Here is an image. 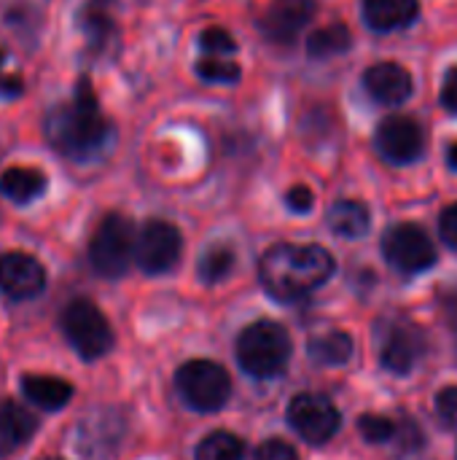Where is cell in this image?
<instances>
[{
    "mask_svg": "<svg viewBox=\"0 0 457 460\" xmlns=\"http://www.w3.org/2000/svg\"><path fill=\"white\" fill-rule=\"evenodd\" d=\"M442 102L447 111L457 113V65L450 67V73L444 75V86H442Z\"/></svg>",
    "mask_w": 457,
    "mask_h": 460,
    "instance_id": "obj_33",
    "label": "cell"
},
{
    "mask_svg": "<svg viewBox=\"0 0 457 460\" xmlns=\"http://www.w3.org/2000/svg\"><path fill=\"white\" fill-rule=\"evenodd\" d=\"M48 460H54V458H48Z\"/></svg>",
    "mask_w": 457,
    "mask_h": 460,
    "instance_id": "obj_36",
    "label": "cell"
},
{
    "mask_svg": "<svg viewBox=\"0 0 457 460\" xmlns=\"http://www.w3.org/2000/svg\"><path fill=\"white\" fill-rule=\"evenodd\" d=\"M22 89V75L5 73V51L0 49V97H19Z\"/></svg>",
    "mask_w": 457,
    "mask_h": 460,
    "instance_id": "obj_30",
    "label": "cell"
},
{
    "mask_svg": "<svg viewBox=\"0 0 457 460\" xmlns=\"http://www.w3.org/2000/svg\"><path fill=\"white\" fill-rule=\"evenodd\" d=\"M439 234L450 248H457V202L444 208V213L439 218Z\"/></svg>",
    "mask_w": 457,
    "mask_h": 460,
    "instance_id": "obj_32",
    "label": "cell"
},
{
    "mask_svg": "<svg viewBox=\"0 0 457 460\" xmlns=\"http://www.w3.org/2000/svg\"><path fill=\"white\" fill-rule=\"evenodd\" d=\"M288 423L291 429L310 445H326L339 431V412L331 399L321 394H299L288 404Z\"/></svg>",
    "mask_w": 457,
    "mask_h": 460,
    "instance_id": "obj_8",
    "label": "cell"
},
{
    "mask_svg": "<svg viewBox=\"0 0 457 460\" xmlns=\"http://www.w3.org/2000/svg\"><path fill=\"white\" fill-rule=\"evenodd\" d=\"M62 332L83 358H100L113 345V332L102 310L89 299H75L62 313Z\"/></svg>",
    "mask_w": 457,
    "mask_h": 460,
    "instance_id": "obj_6",
    "label": "cell"
},
{
    "mask_svg": "<svg viewBox=\"0 0 457 460\" xmlns=\"http://www.w3.org/2000/svg\"><path fill=\"white\" fill-rule=\"evenodd\" d=\"M423 129L409 116H391L377 127V148L388 162L409 164L423 154Z\"/></svg>",
    "mask_w": 457,
    "mask_h": 460,
    "instance_id": "obj_12",
    "label": "cell"
},
{
    "mask_svg": "<svg viewBox=\"0 0 457 460\" xmlns=\"http://www.w3.org/2000/svg\"><path fill=\"white\" fill-rule=\"evenodd\" d=\"M197 75L202 81H210V84H234V81H240L242 70H240L237 62H229L224 57H210L207 54V57H202L197 62Z\"/></svg>",
    "mask_w": 457,
    "mask_h": 460,
    "instance_id": "obj_24",
    "label": "cell"
},
{
    "mask_svg": "<svg viewBox=\"0 0 457 460\" xmlns=\"http://www.w3.org/2000/svg\"><path fill=\"white\" fill-rule=\"evenodd\" d=\"M0 191L16 205L32 202L46 191V175L35 167H11L0 175Z\"/></svg>",
    "mask_w": 457,
    "mask_h": 460,
    "instance_id": "obj_18",
    "label": "cell"
},
{
    "mask_svg": "<svg viewBox=\"0 0 457 460\" xmlns=\"http://www.w3.org/2000/svg\"><path fill=\"white\" fill-rule=\"evenodd\" d=\"M312 202H315V197H312V191H310L307 186H291L288 194H286V205H288L294 213H307V210H312Z\"/></svg>",
    "mask_w": 457,
    "mask_h": 460,
    "instance_id": "obj_31",
    "label": "cell"
},
{
    "mask_svg": "<svg viewBox=\"0 0 457 460\" xmlns=\"http://www.w3.org/2000/svg\"><path fill=\"white\" fill-rule=\"evenodd\" d=\"M364 86H366L369 97L382 102V105H401L404 100H409V94L415 89L409 70L399 62L372 65L364 73Z\"/></svg>",
    "mask_w": 457,
    "mask_h": 460,
    "instance_id": "obj_14",
    "label": "cell"
},
{
    "mask_svg": "<svg viewBox=\"0 0 457 460\" xmlns=\"http://www.w3.org/2000/svg\"><path fill=\"white\" fill-rule=\"evenodd\" d=\"M334 256L323 245H272L259 261V278L277 302H299L334 275Z\"/></svg>",
    "mask_w": 457,
    "mask_h": 460,
    "instance_id": "obj_2",
    "label": "cell"
},
{
    "mask_svg": "<svg viewBox=\"0 0 457 460\" xmlns=\"http://www.w3.org/2000/svg\"><path fill=\"white\" fill-rule=\"evenodd\" d=\"M291 337L275 321L250 323L237 340V361L250 377H275L291 358Z\"/></svg>",
    "mask_w": 457,
    "mask_h": 460,
    "instance_id": "obj_3",
    "label": "cell"
},
{
    "mask_svg": "<svg viewBox=\"0 0 457 460\" xmlns=\"http://www.w3.org/2000/svg\"><path fill=\"white\" fill-rule=\"evenodd\" d=\"M310 356L326 367H342L353 358V337L347 332H329L310 342Z\"/></svg>",
    "mask_w": 457,
    "mask_h": 460,
    "instance_id": "obj_20",
    "label": "cell"
},
{
    "mask_svg": "<svg viewBox=\"0 0 457 460\" xmlns=\"http://www.w3.org/2000/svg\"><path fill=\"white\" fill-rule=\"evenodd\" d=\"M110 124L100 111L94 89L89 78H81L73 100L59 102L46 116V137L48 143L67 159L86 162L102 151L108 143Z\"/></svg>",
    "mask_w": 457,
    "mask_h": 460,
    "instance_id": "obj_1",
    "label": "cell"
},
{
    "mask_svg": "<svg viewBox=\"0 0 457 460\" xmlns=\"http://www.w3.org/2000/svg\"><path fill=\"white\" fill-rule=\"evenodd\" d=\"M420 13L417 0H364V19L372 30L391 32L409 27Z\"/></svg>",
    "mask_w": 457,
    "mask_h": 460,
    "instance_id": "obj_15",
    "label": "cell"
},
{
    "mask_svg": "<svg viewBox=\"0 0 457 460\" xmlns=\"http://www.w3.org/2000/svg\"><path fill=\"white\" fill-rule=\"evenodd\" d=\"M444 313H447V318H450V323L457 326V291L444 302Z\"/></svg>",
    "mask_w": 457,
    "mask_h": 460,
    "instance_id": "obj_34",
    "label": "cell"
},
{
    "mask_svg": "<svg viewBox=\"0 0 457 460\" xmlns=\"http://www.w3.org/2000/svg\"><path fill=\"white\" fill-rule=\"evenodd\" d=\"M199 46H202V51H207L210 57H221V54H234V51H237V43H234L232 32L224 30V27H218V24L202 30Z\"/></svg>",
    "mask_w": 457,
    "mask_h": 460,
    "instance_id": "obj_26",
    "label": "cell"
},
{
    "mask_svg": "<svg viewBox=\"0 0 457 460\" xmlns=\"http://www.w3.org/2000/svg\"><path fill=\"white\" fill-rule=\"evenodd\" d=\"M436 412L447 429H457V385L439 391L436 396Z\"/></svg>",
    "mask_w": 457,
    "mask_h": 460,
    "instance_id": "obj_28",
    "label": "cell"
},
{
    "mask_svg": "<svg viewBox=\"0 0 457 460\" xmlns=\"http://www.w3.org/2000/svg\"><path fill=\"white\" fill-rule=\"evenodd\" d=\"M199 280L205 286H215L226 280L234 270V251L229 245H210L199 259Z\"/></svg>",
    "mask_w": 457,
    "mask_h": 460,
    "instance_id": "obj_23",
    "label": "cell"
},
{
    "mask_svg": "<svg viewBox=\"0 0 457 460\" xmlns=\"http://www.w3.org/2000/svg\"><path fill=\"white\" fill-rule=\"evenodd\" d=\"M175 385L183 396V402L199 412H215L229 402L232 380L224 367L213 361H189L178 369Z\"/></svg>",
    "mask_w": 457,
    "mask_h": 460,
    "instance_id": "obj_5",
    "label": "cell"
},
{
    "mask_svg": "<svg viewBox=\"0 0 457 460\" xmlns=\"http://www.w3.org/2000/svg\"><path fill=\"white\" fill-rule=\"evenodd\" d=\"M426 353V334L417 323L396 318L380 332V361L393 375H409Z\"/></svg>",
    "mask_w": 457,
    "mask_h": 460,
    "instance_id": "obj_10",
    "label": "cell"
},
{
    "mask_svg": "<svg viewBox=\"0 0 457 460\" xmlns=\"http://www.w3.org/2000/svg\"><path fill=\"white\" fill-rule=\"evenodd\" d=\"M358 431L364 434L366 442L382 445V442H393V439H396L399 423H393L391 418H382V415H361Z\"/></svg>",
    "mask_w": 457,
    "mask_h": 460,
    "instance_id": "obj_25",
    "label": "cell"
},
{
    "mask_svg": "<svg viewBox=\"0 0 457 460\" xmlns=\"http://www.w3.org/2000/svg\"><path fill=\"white\" fill-rule=\"evenodd\" d=\"M369 224H372V216H369V208L364 202L339 199L329 210V226L339 237H361L369 232Z\"/></svg>",
    "mask_w": 457,
    "mask_h": 460,
    "instance_id": "obj_19",
    "label": "cell"
},
{
    "mask_svg": "<svg viewBox=\"0 0 457 460\" xmlns=\"http://www.w3.org/2000/svg\"><path fill=\"white\" fill-rule=\"evenodd\" d=\"M242 456L245 445L232 431H213L197 447V460H242Z\"/></svg>",
    "mask_w": 457,
    "mask_h": 460,
    "instance_id": "obj_22",
    "label": "cell"
},
{
    "mask_svg": "<svg viewBox=\"0 0 457 460\" xmlns=\"http://www.w3.org/2000/svg\"><path fill=\"white\" fill-rule=\"evenodd\" d=\"M35 418L13 402L0 404V456L16 453L35 434Z\"/></svg>",
    "mask_w": 457,
    "mask_h": 460,
    "instance_id": "obj_16",
    "label": "cell"
},
{
    "mask_svg": "<svg viewBox=\"0 0 457 460\" xmlns=\"http://www.w3.org/2000/svg\"><path fill=\"white\" fill-rule=\"evenodd\" d=\"M135 229L132 221L121 213H108L100 226L94 229V237L89 243V259L92 267L102 278H119L127 272L132 256H135Z\"/></svg>",
    "mask_w": 457,
    "mask_h": 460,
    "instance_id": "obj_4",
    "label": "cell"
},
{
    "mask_svg": "<svg viewBox=\"0 0 457 460\" xmlns=\"http://www.w3.org/2000/svg\"><path fill=\"white\" fill-rule=\"evenodd\" d=\"M81 24L92 40V46H102L108 32H110V19L100 11V8H86L83 16H81Z\"/></svg>",
    "mask_w": 457,
    "mask_h": 460,
    "instance_id": "obj_27",
    "label": "cell"
},
{
    "mask_svg": "<svg viewBox=\"0 0 457 460\" xmlns=\"http://www.w3.org/2000/svg\"><path fill=\"white\" fill-rule=\"evenodd\" d=\"M447 162H450L453 170H457V140L450 146V151H447Z\"/></svg>",
    "mask_w": 457,
    "mask_h": 460,
    "instance_id": "obj_35",
    "label": "cell"
},
{
    "mask_svg": "<svg viewBox=\"0 0 457 460\" xmlns=\"http://www.w3.org/2000/svg\"><path fill=\"white\" fill-rule=\"evenodd\" d=\"M382 253L396 270L407 275L426 272L428 267L436 264V245L428 237V232L417 224L391 226L382 237Z\"/></svg>",
    "mask_w": 457,
    "mask_h": 460,
    "instance_id": "obj_7",
    "label": "cell"
},
{
    "mask_svg": "<svg viewBox=\"0 0 457 460\" xmlns=\"http://www.w3.org/2000/svg\"><path fill=\"white\" fill-rule=\"evenodd\" d=\"M22 391L40 410H62L73 396L70 383H65L59 377H46V375H27L22 380Z\"/></svg>",
    "mask_w": 457,
    "mask_h": 460,
    "instance_id": "obj_17",
    "label": "cell"
},
{
    "mask_svg": "<svg viewBox=\"0 0 457 460\" xmlns=\"http://www.w3.org/2000/svg\"><path fill=\"white\" fill-rule=\"evenodd\" d=\"M46 283L43 267L22 251H11L0 256V291L13 299H30L40 294Z\"/></svg>",
    "mask_w": 457,
    "mask_h": 460,
    "instance_id": "obj_13",
    "label": "cell"
},
{
    "mask_svg": "<svg viewBox=\"0 0 457 460\" xmlns=\"http://www.w3.org/2000/svg\"><path fill=\"white\" fill-rule=\"evenodd\" d=\"M183 253V237L170 221H148L137 234L135 259L143 272L164 275L170 272Z\"/></svg>",
    "mask_w": 457,
    "mask_h": 460,
    "instance_id": "obj_9",
    "label": "cell"
},
{
    "mask_svg": "<svg viewBox=\"0 0 457 460\" xmlns=\"http://www.w3.org/2000/svg\"><path fill=\"white\" fill-rule=\"evenodd\" d=\"M256 460H299V456H296V450L288 442H283V439H267L259 447Z\"/></svg>",
    "mask_w": 457,
    "mask_h": 460,
    "instance_id": "obj_29",
    "label": "cell"
},
{
    "mask_svg": "<svg viewBox=\"0 0 457 460\" xmlns=\"http://www.w3.org/2000/svg\"><path fill=\"white\" fill-rule=\"evenodd\" d=\"M315 16L312 0H272L259 16V30L272 43H296L302 30Z\"/></svg>",
    "mask_w": 457,
    "mask_h": 460,
    "instance_id": "obj_11",
    "label": "cell"
},
{
    "mask_svg": "<svg viewBox=\"0 0 457 460\" xmlns=\"http://www.w3.org/2000/svg\"><path fill=\"white\" fill-rule=\"evenodd\" d=\"M353 46V35L345 24H329L307 38V54L312 59H329Z\"/></svg>",
    "mask_w": 457,
    "mask_h": 460,
    "instance_id": "obj_21",
    "label": "cell"
}]
</instances>
